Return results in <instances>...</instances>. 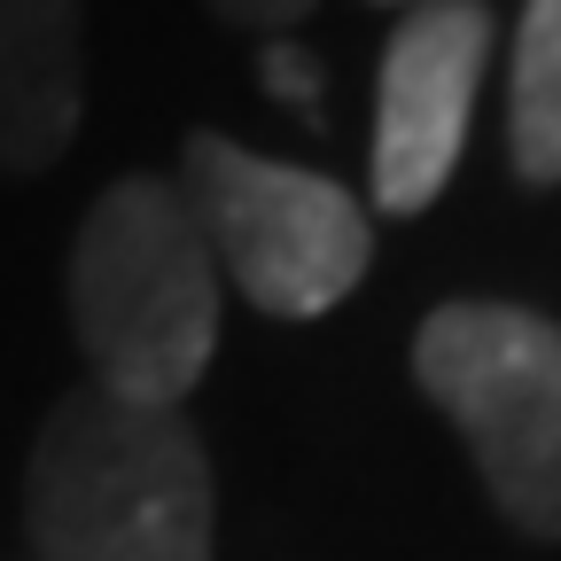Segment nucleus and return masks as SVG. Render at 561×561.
Returning a JSON list of instances; mask_svg holds the SVG:
<instances>
[{
    "label": "nucleus",
    "instance_id": "nucleus-5",
    "mask_svg": "<svg viewBox=\"0 0 561 561\" xmlns=\"http://www.w3.org/2000/svg\"><path fill=\"white\" fill-rule=\"evenodd\" d=\"M491 62V9L483 0H437L413 9L375 70V157H367V187L375 210L413 219L430 210L468 149V117H476V87Z\"/></svg>",
    "mask_w": 561,
    "mask_h": 561
},
{
    "label": "nucleus",
    "instance_id": "nucleus-10",
    "mask_svg": "<svg viewBox=\"0 0 561 561\" xmlns=\"http://www.w3.org/2000/svg\"><path fill=\"white\" fill-rule=\"evenodd\" d=\"M375 9H405L413 16V9H437V0H375Z\"/></svg>",
    "mask_w": 561,
    "mask_h": 561
},
{
    "label": "nucleus",
    "instance_id": "nucleus-1",
    "mask_svg": "<svg viewBox=\"0 0 561 561\" xmlns=\"http://www.w3.org/2000/svg\"><path fill=\"white\" fill-rule=\"evenodd\" d=\"M219 257L180 180H110L79 219L62 273L87 382L125 405L180 413V398L210 375V351H219Z\"/></svg>",
    "mask_w": 561,
    "mask_h": 561
},
{
    "label": "nucleus",
    "instance_id": "nucleus-6",
    "mask_svg": "<svg viewBox=\"0 0 561 561\" xmlns=\"http://www.w3.org/2000/svg\"><path fill=\"white\" fill-rule=\"evenodd\" d=\"M87 117L79 0H0V172H47Z\"/></svg>",
    "mask_w": 561,
    "mask_h": 561
},
{
    "label": "nucleus",
    "instance_id": "nucleus-8",
    "mask_svg": "<svg viewBox=\"0 0 561 561\" xmlns=\"http://www.w3.org/2000/svg\"><path fill=\"white\" fill-rule=\"evenodd\" d=\"M257 70H265V79L280 87V102H289V110H297L305 125H320V102H312L320 87H312V70H305V55H297L289 39H265V55H257Z\"/></svg>",
    "mask_w": 561,
    "mask_h": 561
},
{
    "label": "nucleus",
    "instance_id": "nucleus-4",
    "mask_svg": "<svg viewBox=\"0 0 561 561\" xmlns=\"http://www.w3.org/2000/svg\"><path fill=\"white\" fill-rule=\"evenodd\" d=\"M180 195L203 219L219 280H234L273 320L335 312L375 257V219L343 180L305 172V164H273L227 133H187Z\"/></svg>",
    "mask_w": 561,
    "mask_h": 561
},
{
    "label": "nucleus",
    "instance_id": "nucleus-9",
    "mask_svg": "<svg viewBox=\"0 0 561 561\" xmlns=\"http://www.w3.org/2000/svg\"><path fill=\"white\" fill-rule=\"evenodd\" d=\"M227 24H242V32H289V24H305L320 0H210Z\"/></svg>",
    "mask_w": 561,
    "mask_h": 561
},
{
    "label": "nucleus",
    "instance_id": "nucleus-2",
    "mask_svg": "<svg viewBox=\"0 0 561 561\" xmlns=\"http://www.w3.org/2000/svg\"><path fill=\"white\" fill-rule=\"evenodd\" d=\"M24 530L39 561H210V460L180 413L79 382L32 445Z\"/></svg>",
    "mask_w": 561,
    "mask_h": 561
},
{
    "label": "nucleus",
    "instance_id": "nucleus-3",
    "mask_svg": "<svg viewBox=\"0 0 561 561\" xmlns=\"http://www.w3.org/2000/svg\"><path fill=\"white\" fill-rule=\"evenodd\" d=\"M413 375L468 437L500 515L561 538V328L523 305H437L413 335Z\"/></svg>",
    "mask_w": 561,
    "mask_h": 561
},
{
    "label": "nucleus",
    "instance_id": "nucleus-7",
    "mask_svg": "<svg viewBox=\"0 0 561 561\" xmlns=\"http://www.w3.org/2000/svg\"><path fill=\"white\" fill-rule=\"evenodd\" d=\"M507 157H515V180H530V187L561 180V0H523Z\"/></svg>",
    "mask_w": 561,
    "mask_h": 561
}]
</instances>
